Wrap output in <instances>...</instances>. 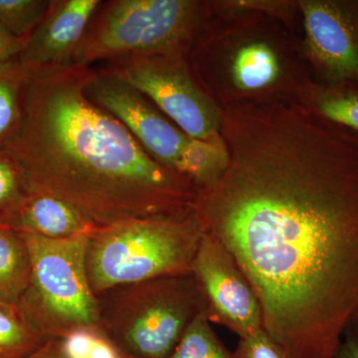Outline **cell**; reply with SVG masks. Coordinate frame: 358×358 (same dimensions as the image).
Masks as SVG:
<instances>
[{
    "mask_svg": "<svg viewBox=\"0 0 358 358\" xmlns=\"http://www.w3.org/2000/svg\"><path fill=\"white\" fill-rule=\"evenodd\" d=\"M227 166L194 211L260 301L289 358H334L358 322V134L313 108L242 103L220 115Z\"/></svg>",
    "mask_w": 358,
    "mask_h": 358,
    "instance_id": "cell-1",
    "label": "cell"
},
{
    "mask_svg": "<svg viewBox=\"0 0 358 358\" xmlns=\"http://www.w3.org/2000/svg\"><path fill=\"white\" fill-rule=\"evenodd\" d=\"M91 72L80 65L28 71L22 124L6 148L28 192L62 199L96 228L190 213L199 188L90 100Z\"/></svg>",
    "mask_w": 358,
    "mask_h": 358,
    "instance_id": "cell-2",
    "label": "cell"
},
{
    "mask_svg": "<svg viewBox=\"0 0 358 358\" xmlns=\"http://www.w3.org/2000/svg\"><path fill=\"white\" fill-rule=\"evenodd\" d=\"M203 235L194 210L176 217L136 219L96 228L90 237L86 261L94 294L190 274Z\"/></svg>",
    "mask_w": 358,
    "mask_h": 358,
    "instance_id": "cell-3",
    "label": "cell"
},
{
    "mask_svg": "<svg viewBox=\"0 0 358 358\" xmlns=\"http://www.w3.org/2000/svg\"><path fill=\"white\" fill-rule=\"evenodd\" d=\"M96 298L99 329L134 358L169 357L193 320L206 313L192 273L117 287Z\"/></svg>",
    "mask_w": 358,
    "mask_h": 358,
    "instance_id": "cell-4",
    "label": "cell"
},
{
    "mask_svg": "<svg viewBox=\"0 0 358 358\" xmlns=\"http://www.w3.org/2000/svg\"><path fill=\"white\" fill-rule=\"evenodd\" d=\"M30 257L27 287L17 308L44 341H62L84 327H98V298L87 274L90 237L52 240L18 232Z\"/></svg>",
    "mask_w": 358,
    "mask_h": 358,
    "instance_id": "cell-5",
    "label": "cell"
},
{
    "mask_svg": "<svg viewBox=\"0 0 358 358\" xmlns=\"http://www.w3.org/2000/svg\"><path fill=\"white\" fill-rule=\"evenodd\" d=\"M201 4L190 0L103 1L75 65L124 56L185 55L199 32Z\"/></svg>",
    "mask_w": 358,
    "mask_h": 358,
    "instance_id": "cell-6",
    "label": "cell"
},
{
    "mask_svg": "<svg viewBox=\"0 0 358 358\" xmlns=\"http://www.w3.org/2000/svg\"><path fill=\"white\" fill-rule=\"evenodd\" d=\"M96 67L138 90L189 138H220V115L193 79L185 55L124 56Z\"/></svg>",
    "mask_w": 358,
    "mask_h": 358,
    "instance_id": "cell-7",
    "label": "cell"
},
{
    "mask_svg": "<svg viewBox=\"0 0 358 358\" xmlns=\"http://www.w3.org/2000/svg\"><path fill=\"white\" fill-rule=\"evenodd\" d=\"M211 322L247 338L264 329L260 301L229 250L204 231L192 264Z\"/></svg>",
    "mask_w": 358,
    "mask_h": 358,
    "instance_id": "cell-8",
    "label": "cell"
},
{
    "mask_svg": "<svg viewBox=\"0 0 358 358\" xmlns=\"http://www.w3.org/2000/svg\"><path fill=\"white\" fill-rule=\"evenodd\" d=\"M85 93L92 102L119 120L157 162L178 171L189 136L150 99L127 82L93 66Z\"/></svg>",
    "mask_w": 358,
    "mask_h": 358,
    "instance_id": "cell-9",
    "label": "cell"
},
{
    "mask_svg": "<svg viewBox=\"0 0 358 358\" xmlns=\"http://www.w3.org/2000/svg\"><path fill=\"white\" fill-rule=\"evenodd\" d=\"M306 42L324 85L358 87V0L300 2Z\"/></svg>",
    "mask_w": 358,
    "mask_h": 358,
    "instance_id": "cell-10",
    "label": "cell"
},
{
    "mask_svg": "<svg viewBox=\"0 0 358 358\" xmlns=\"http://www.w3.org/2000/svg\"><path fill=\"white\" fill-rule=\"evenodd\" d=\"M103 1L51 0L42 22L30 35L18 60L29 72L75 65V59Z\"/></svg>",
    "mask_w": 358,
    "mask_h": 358,
    "instance_id": "cell-11",
    "label": "cell"
},
{
    "mask_svg": "<svg viewBox=\"0 0 358 358\" xmlns=\"http://www.w3.org/2000/svg\"><path fill=\"white\" fill-rule=\"evenodd\" d=\"M6 229L63 240L91 236L96 227L62 199L46 193H30Z\"/></svg>",
    "mask_w": 358,
    "mask_h": 358,
    "instance_id": "cell-12",
    "label": "cell"
},
{
    "mask_svg": "<svg viewBox=\"0 0 358 358\" xmlns=\"http://www.w3.org/2000/svg\"><path fill=\"white\" fill-rule=\"evenodd\" d=\"M29 274V252L22 236L0 228V301L17 307Z\"/></svg>",
    "mask_w": 358,
    "mask_h": 358,
    "instance_id": "cell-13",
    "label": "cell"
},
{
    "mask_svg": "<svg viewBox=\"0 0 358 358\" xmlns=\"http://www.w3.org/2000/svg\"><path fill=\"white\" fill-rule=\"evenodd\" d=\"M227 159L221 136L214 141L189 138L179 160L178 171L189 179L199 192L217 182L227 166Z\"/></svg>",
    "mask_w": 358,
    "mask_h": 358,
    "instance_id": "cell-14",
    "label": "cell"
},
{
    "mask_svg": "<svg viewBox=\"0 0 358 358\" xmlns=\"http://www.w3.org/2000/svg\"><path fill=\"white\" fill-rule=\"evenodd\" d=\"M27 77L18 58L0 67V150H6L22 124Z\"/></svg>",
    "mask_w": 358,
    "mask_h": 358,
    "instance_id": "cell-15",
    "label": "cell"
},
{
    "mask_svg": "<svg viewBox=\"0 0 358 358\" xmlns=\"http://www.w3.org/2000/svg\"><path fill=\"white\" fill-rule=\"evenodd\" d=\"M279 72L277 56L264 43L246 45L237 52L233 61V81L243 91L265 88L275 82Z\"/></svg>",
    "mask_w": 358,
    "mask_h": 358,
    "instance_id": "cell-16",
    "label": "cell"
},
{
    "mask_svg": "<svg viewBox=\"0 0 358 358\" xmlns=\"http://www.w3.org/2000/svg\"><path fill=\"white\" fill-rule=\"evenodd\" d=\"M312 108L327 121L358 134V87L320 85L313 90Z\"/></svg>",
    "mask_w": 358,
    "mask_h": 358,
    "instance_id": "cell-17",
    "label": "cell"
},
{
    "mask_svg": "<svg viewBox=\"0 0 358 358\" xmlns=\"http://www.w3.org/2000/svg\"><path fill=\"white\" fill-rule=\"evenodd\" d=\"M45 343L20 308L0 301V358H24Z\"/></svg>",
    "mask_w": 358,
    "mask_h": 358,
    "instance_id": "cell-18",
    "label": "cell"
},
{
    "mask_svg": "<svg viewBox=\"0 0 358 358\" xmlns=\"http://www.w3.org/2000/svg\"><path fill=\"white\" fill-rule=\"evenodd\" d=\"M206 313L197 315L167 358H234L212 329Z\"/></svg>",
    "mask_w": 358,
    "mask_h": 358,
    "instance_id": "cell-19",
    "label": "cell"
},
{
    "mask_svg": "<svg viewBox=\"0 0 358 358\" xmlns=\"http://www.w3.org/2000/svg\"><path fill=\"white\" fill-rule=\"evenodd\" d=\"M29 194L17 160L0 150V228H7Z\"/></svg>",
    "mask_w": 358,
    "mask_h": 358,
    "instance_id": "cell-20",
    "label": "cell"
},
{
    "mask_svg": "<svg viewBox=\"0 0 358 358\" xmlns=\"http://www.w3.org/2000/svg\"><path fill=\"white\" fill-rule=\"evenodd\" d=\"M50 6L51 0H0V25L15 36L28 39Z\"/></svg>",
    "mask_w": 358,
    "mask_h": 358,
    "instance_id": "cell-21",
    "label": "cell"
},
{
    "mask_svg": "<svg viewBox=\"0 0 358 358\" xmlns=\"http://www.w3.org/2000/svg\"><path fill=\"white\" fill-rule=\"evenodd\" d=\"M66 358H122L124 355L98 327H84L62 341Z\"/></svg>",
    "mask_w": 358,
    "mask_h": 358,
    "instance_id": "cell-22",
    "label": "cell"
},
{
    "mask_svg": "<svg viewBox=\"0 0 358 358\" xmlns=\"http://www.w3.org/2000/svg\"><path fill=\"white\" fill-rule=\"evenodd\" d=\"M234 358H289L284 348L262 329L257 333L239 338Z\"/></svg>",
    "mask_w": 358,
    "mask_h": 358,
    "instance_id": "cell-23",
    "label": "cell"
},
{
    "mask_svg": "<svg viewBox=\"0 0 358 358\" xmlns=\"http://www.w3.org/2000/svg\"><path fill=\"white\" fill-rule=\"evenodd\" d=\"M27 40L15 36L0 25V67L20 57L21 52L24 50Z\"/></svg>",
    "mask_w": 358,
    "mask_h": 358,
    "instance_id": "cell-24",
    "label": "cell"
},
{
    "mask_svg": "<svg viewBox=\"0 0 358 358\" xmlns=\"http://www.w3.org/2000/svg\"><path fill=\"white\" fill-rule=\"evenodd\" d=\"M334 358H358V322L345 331Z\"/></svg>",
    "mask_w": 358,
    "mask_h": 358,
    "instance_id": "cell-25",
    "label": "cell"
},
{
    "mask_svg": "<svg viewBox=\"0 0 358 358\" xmlns=\"http://www.w3.org/2000/svg\"><path fill=\"white\" fill-rule=\"evenodd\" d=\"M24 358H66L62 341H47L38 350Z\"/></svg>",
    "mask_w": 358,
    "mask_h": 358,
    "instance_id": "cell-26",
    "label": "cell"
},
{
    "mask_svg": "<svg viewBox=\"0 0 358 358\" xmlns=\"http://www.w3.org/2000/svg\"><path fill=\"white\" fill-rule=\"evenodd\" d=\"M122 358H134V357H129V355H124V357H122Z\"/></svg>",
    "mask_w": 358,
    "mask_h": 358,
    "instance_id": "cell-27",
    "label": "cell"
},
{
    "mask_svg": "<svg viewBox=\"0 0 358 358\" xmlns=\"http://www.w3.org/2000/svg\"></svg>",
    "mask_w": 358,
    "mask_h": 358,
    "instance_id": "cell-28",
    "label": "cell"
}]
</instances>
